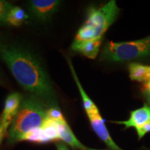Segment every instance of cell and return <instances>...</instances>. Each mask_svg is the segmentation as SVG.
<instances>
[{"mask_svg":"<svg viewBox=\"0 0 150 150\" xmlns=\"http://www.w3.org/2000/svg\"><path fill=\"white\" fill-rule=\"evenodd\" d=\"M120 13L116 1H109L102 6H92L88 9L87 18L79 29L75 40L88 41L103 38V35L115 22Z\"/></svg>","mask_w":150,"mask_h":150,"instance_id":"obj_3","label":"cell"},{"mask_svg":"<svg viewBox=\"0 0 150 150\" xmlns=\"http://www.w3.org/2000/svg\"><path fill=\"white\" fill-rule=\"evenodd\" d=\"M67 63H68L69 67H70V71L72 72V76L74 78L75 81V83L77 85L78 89L79 91V93L81 94V96L82 100H83V108L85 109L86 114H90V113H95V112H99V110L97 108V106L95 105V103L93 102V101L90 98L88 95H87V93H86L84 89L83 88V86H82L81 83H80L79 80L77 75H76V71H75L74 67H73V65L72 63V61H71L70 59L67 58Z\"/></svg>","mask_w":150,"mask_h":150,"instance_id":"obj_10","label":"cell"},{"mask_svg":"<svg viewBox=\"0 0 150 150\" xmlns=\"http://www.w3.org/2000/svg\"><path fill=\"white\" fill-rule=\"evenodd\" d=\"M61 1L58 0H31L29 10L35 18L41 22L48 21L59 9Z\"/></svg>","mask_w":150,"mask_h":150,"instance_id":"obj_5","label":"cell"},{"mask_svg":"<svg viewBox=\"0 0 150 150\" xmlns=\"http://www.w3.org/2000/svg\"><path fill=\"white\" fill-rule=\"evenodd\" d=\"M6 133H7L6 131L3 129V127H1V124H0V144H1V142H2L4 138L5 135Z\"/></svg>","mask_w":150,"mask_h":150,"instance_id":"obj_20","label":"cell"},{"mask_svg":"<svg viewBox=\"0 0 150 150\" xmlns=\"http://www.w3.org/2000/svg\"><path fill=\"white\" fill-rule=\"evenodd\" d=\"M56 147H57L58 150H69L67 145L63 142H58L56 144Z\"/></svg>","mask_w":150,"mask_h":150,"instance_id":"obj_19","label":"cell"},{"mask_svg":"<svg viewBox=\"0 0 150 150\" xmlns=\"http://www.w3.org/2000/svg\"><path fill=\"white\" fill-rule=\"evenodd\" d=\"M0 56L24 90L42 99L49 108H59L49 75L33 52L18 43L0 41Z\"/></svg>","mask_w":150,"mask_h":150,"instance_id":"obj_1","label":"cell"},{"mask_svg":"<svg viewBox=\"0 0 150 150\" xmlns=\"http://www.w3.org/2000/svg\"><path fill=\"white\" fill-rule=\"evenodd\" d=\"M150 56V35L139 40L127 42L108 41L101 54V60L108 62L137 61Z\"/></svg>","mask_w":150,"mask_h":150,"instance_id":"obj_4","label":"cell"},{"mask_svg":"<svg viewBox=\"0 0 150 150\" xmlns=\"http://www.w3.org/2000/svg\"><path fill=\"white\" fill-rule=\"evenodd\" d=\"M22 99L23 97L22 95L19 93H11L6 99L4 107L0 119V124L6 132L8 131L9 126L12 125L14 118L20 109Z\"/></svg>","mask_w":150,"mask_h":150,"instance_id":"obj_6","label":"cell"},{"mask_svg":"<svg viewBox=\"0 0 150 150\" xmlns=\"http://www.w3.org/2000/svg\"><path fill=\"white\" fill-rule=\"evenodd\" d=\"M48 106L33 95L22 99L20 108L8 131L11 142L20 141L24 135L40 128L47 118Z\"/></svg>","mask_w":150,"mask_h":150,"instance_id":"obj_2","label":"cell"},{"mask_svg":"<svg viewBox=\"0 0 150 150\" xmlns=\"http://www.w3.org/2000/svg\"><path fill=\"white\" fill-rule=\"evenodd\" d=\"M91 122V127L97 136L112 150H122L116 145L109 134L107 128L105 125L104 120L100 115V112L87 114Z\"/></svg>","mask_w":150,"mask_h":150,"instance_id":"obj_8","label":"cell"},{"mask_svg":"<svg viewBox=\"0 0 150 150\" xmlns=\"http://www.w3.org/2000/svg\"><path fill=\"white\" fill-rule=\"evenodd\" d=\"M44 143L53 141H59L60 139L57 122L47 117L40 127Z\"/></svg>","mask_w":150,"mask_h":150,"instance_id":"obj_13","label":"cell"},{"mask_svg":"<svg viewBox=\"0 0 150 150\" xmlns=\"http://www.w3.org/2000/svg\"><path fill=\"white\" fill-rule=\"evenodd\" d=\"M141 91L144 98L150 106V81L147 83L142 84Z\"/></svg>","mask_w":150,"mask_h":150,"instance_id":"obj_18","label":"cell"},{"mask_svg":"<svg viewBox=\"0 0 150 150\" xmlns=\"http://www.w3.org/2000/svg\"><path fill=\"white\" fill-rule=\"evenodd\" d=\"M102 39L99 38L88 41H81L74 39L71 48L73 51L78 52L88 59H95L100 50Z\"/></svg>","mask_w":150,"mask_h":150,"instance_id":"obj_9","label":"cell"},{"mask_svg":"<svg viewBox=\"0 0 150 150\" xmlns=\"http://www.w3.org/2000/svg\"><path fill=\"white\" fill-rule=\"evenodd\" d=\"M28 18L29 16L23 8L13 6L7 15L6 24L12 27H20Z\"/></svg>","mask_w":150,"mask_h":150,"instance_id":"obj_14","label":"cell"},{"mask_svg":"<svg viewBox=\"0 0 150 150\" xmlns=\"http://www.w3.org/2000/svg\"><path fill=\"white\" fill-rule=\"evenodd\" d=\"M23 140H27L32 142H36V143H44L43 140V136L41 131L40 127L35 129H33L30 132L27 133L22 136L20 141Z\"/></svg>","mask_w":150,"mask_h":150,"instance_id":"obj_15","label":"cell"},{"mask_svg":"<svg viewBox=\"0 0 150 150\" xmlns=\"http://www.w3.org/2000/svg\"><path fill=\"white\" fill-rule=\"evenodd\" d=\"M47 117L56 122H66L59 108H49L47 112Z\"/></svg>","mask_w":150,"mask_h":150,"instance_id":"obj_17","label":"cell"},{"mask_svg":"<svg viewBox=\"0 0 150 150\" xmlns=\"http://www.w3.org/2000/svg\"><path fill=\"white\" fill-rule=\"evenodd\" d=\"M83 150H97V149H90V148H87L86 147L85 149H83Z\"/></svg>","mask_w":150,"mask_h":150,"instance_id":"obj_21","label":"cell"},{"mask_svg":"<svg viewBox=\"0 0 150 150\" xmlns=\"http://www.w3.org/2000/svg\"><path fill=\"white\" fill-rule=\"evenodd\" d=\"M58 131H59L60 139L63 140L65 143L68 144L72 148H77L81 150L84 149L86 147L82 145L79 142L73 132L71 130L70 127L66 122H57Z\"/></svg>","mask_w":150,"mask_h":150,"instance_id":"obj_12","label":"cell"},{"mask_svg":"<svg viewBox=\"0 0 150 150\" xmlns=\"http://www.w3.org/2000/svg\"><path fill=\"white\" fill-rule=\"evenodd\" d=\"M13 6L12 4L4 0H0V25L6 24V17L9 11Z\"/></svg>","mask_w":150,"mask_h":150,"instance_id":"obj_16","label":"cell"},{"mask_svg":"<svg viewBox=\"0 0 150 150\" xmlns=\"http://www.w3.org/2000/svg\"><path fill=\"white\" fill-rule=\"evenodd\" d=\"M112 123L119 124L125 126V129L134 128L136 133L150 123V106L145 104L141 108L132 110L130 112V117L127 120L112 121Z\"/></svg>","mask_w":150,"mask_h":150,"instance_id":"obj_7","label":"cell"},{"mask_svg":"<svg viewBox=\"0 0 150 150\" xmlns=\"http://www.w3.org/2000/svg\"><path fill=\"white\" fill-rule=\"evenodd\" d=\"M129 77L132 81L146 83L150 81V66L132 63L129 65Z\"/></svg>","mask_w":150,"mask_h":150,"instance_id":"obj_11","label":"cell"}]
</instances>
